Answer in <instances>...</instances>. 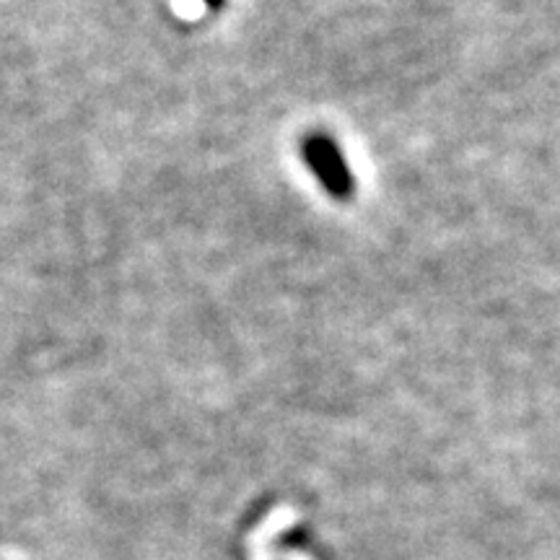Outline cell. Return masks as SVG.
<instances>
[{
	"label": "cell",
	"instance_id": "cell-1",
	"mask_svg": "<svg viewBox=\"0 0 560 560\" xmlns=\"http://www.w3.org/2000/svg\"><path fill=\"white\" fill-rule=\"evenodd\" d=\"M314 149H310V159H314V166H319L322 174H330L327 182L332 187H342L346 185V172H342V164L335 159V151L330 149V143H310Z\"/></svg>",
	"mask_w": 560,
	"mask_h": 560
}]
</instances>
